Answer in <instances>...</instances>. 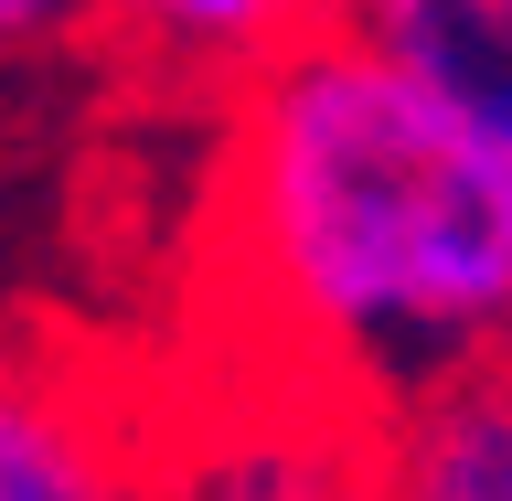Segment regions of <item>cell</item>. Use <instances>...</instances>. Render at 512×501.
Wrapping results in <instances>:
<instances>
[{
	"label": "cell",
	"mask_w": 512,
	"mask_h": 501,
	"mask_svg": "<svg viewBox=\"0 0 512 501\" xmlns=\"http://www.w3.org/2000/svg\"><path fill=\"white\" fill-rule=\"evenodd\" d=\"M43 203V128H32V75L0 64V267L22 256V224Z\"/></svg>",
	"instance_id": "cell-8"
},
{
	"label": "cell",
	"mask_w": 512,
	"mask_h": 501,
	"mask_svg": "<svg viewBox=\"0 0 512 501\" xmlns=\"http://www.w3.org/2000/svg\"><path fill=\"white\" fill-rule=\"evenodd\" d=\"M331 22L512 150V0H331Z\"/></svg>",
	"instance_id": "cell-6"
},
{
	"label": "cell",
	"mask_w": 512,
	"mask_h": 501,
	"mask_svg": "<svg viewBox=\"0 0 512 501\" xmlns=\"http://www.w3.org/2000/svg\"><path fill=\"white\" fill-rule=\"evenodd\" d=\"M214 278L299 384L384 406L502 342L512 150L320 22L214 96Z\"/></svg>",
	"instance_id": "cell-1"
},
{
	"label": "cell",
	"mask_w": 512,
	"mask_h": 501,
	"mask_svg": "<svg viewBox=\"0 0 512 501\" xmlns=\"http://www.w3.org/2000/svg\"><path fill=\"white\" fill-rule=\"evenodd\" d=\"M160 501H363V406L288 374L235 427H203L160 470Z\"/></svg>",
	"instance_id": "cell-4"
},
{
	"label": "cell",
	"mask_w": 512,
	"mask_h": 501,
	"mask_svg": "<svg viewBox=\"0 0 512 501\" xmlns=\"http://www.w3.org/2000/svg\"><path fill=\"white\" fill-rule=\"evenodd\" d=\"M96 54V0H0V64L11 75H64Z\"/></svg>",
	"instance_id": "cell-7"
},
{
	"label": "cell",
	"mask_w": 512,
	"mask_h": 501,
	"mask_svg": "<svg viewBox=\"0 0 512 501\" xmlns=\"http://www.w3.org/2000/svg\"><path fill=\"white\" fill-rule=\"evenodd\" d=\"M331 22V0H96V54H118L139 86L203 96L246 86L267 54Z\"/></svg>",
	"instance_id": "cell-5"
},
{
	"label": "cell",
	"mask_w": 512,
	"mask_h": 501,
	"mask_svg": "<svg viewBox=\"0 0 512 501\" xmlns=\"http://www.w3.org/2000/svg\"><path fill=\"white\" fill-rule=\"evenodd\" d=\"M363 501H512V374H459L363 406Z\"/></svg>",
	"instance_id": "cell-3"
},
{
	"label": "cell",
	"mask_w": 512,
	"mask_h": 501,
	"mask_svg": "<svg viewBox=\"0 0 512 501\" xmlns=\"http://www.w3.org/2000/svg\"><path fill=\"white\" fill-rule=\"evenodd\" d=\"M0 501H160V470L139 459L86 363L22 342L0 320Z\"/></svg>",
	"instance_id": "cell-2"
},
{
	"label": "cell",
	"mask_w": 512,
	"mask_h": 501,
	"mask_svg": "<svg viewBox=\"0 0 512 501\" xmlns=\"http://www.w3.org/2000/svg\"><path fill=\"white\" fill-rule=\"evenodd\" d=\"M491 363H502V374H512V310H502V342H491Z\"/></svg>",
	"instance_id": "cell-9"
}]
</instances>
